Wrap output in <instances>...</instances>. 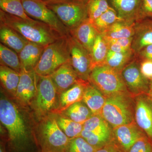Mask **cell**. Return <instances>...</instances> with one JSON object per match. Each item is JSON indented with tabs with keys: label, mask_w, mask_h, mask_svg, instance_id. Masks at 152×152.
I'll return each instance as SVG.
<instances>
[{
	"label": "cell",
	"mask_w": 152,
	"mask_h": 152,
	"mask_svg": "<svg viewBox=\"0 0 152 152\" xmlns=\"http://www.w3.org/2000/svg\"><path fill=\"white\" fill-rule=\"evenodd\" d=\"M69 32L90 54L99 33L88 18Z\"/></svg>",
	"instance_id": "cell-19"
},
{
	"label": "cell",
	"mask_w": 152,
	"mask_h": 152,
	"mask_svg": "<svg viewBox=\"0 0 152 152\" xmlns=\"http://www.w3.org/2000/svg\"><path fill=\"white\" fill-rule=\"evenodd\" d=\"M37 94L34 99V107L39 117H44L53 113L56 108V89L50 76H39Z\"/></svg>",
	"instance_id": "cell-8"
},
{
	"label": "cell",
	"mask_w": 152,
	"mask_h": 152,
	"mask_svg": "<svg viewBox=\"0 0 152 152\" xmlns=\"http://www.w3.org/2000/svg\"><path fill=\"white\" fill-rule=\"evenodd\" d=\"M83 101L94 115H101L106 98L97 88L91 85L90 82L85 89Z\"/></svg>",
	"instance_id": "cell-22"
},
{
	"label": "cell",
	"mask_w": 152,
	"mask_h": 152,
	"mask_svg": "<svg viewBox=\"0 0 152 152\" xmlns=\"http://www.w3.org/2000/svg\"><path fill=\"white\" fill-rule=\"evenodd\" d=\"M104 38L108 42H111L119 45L121 46L128 49H132V43L133 37L130 38H120L118 39H107Z\"/></svg>",
	"instance_id": "cell-39"
},
{
	"label": "cell",
	"mask_w": 152,
	"mask_h": 152,
	"mask_svg": "<svg viewBox=\"0 0 152 152\" xmlns=\"http://www.w3.org/2000/svg\"><path fill=\"white\" fill-rule=\"evenodd\" d=\"M0 80L5 89L15 97L20 82V73L7 66L1 64Z\"/></svg>",
	"instance_id": "cell-24"
},
{
	"label": "cell",
	"mask_w": 152,
	"mask_h": 152,
	"mask_svg": "<svg viewBox=\"0 0 152 152\" xmlns=\"http://www.w3.org/2000/svg\"><path fill=\"white\" fill-rule=\"evenodd\" d=\"M110 129L109 124L99 115H93L83 124V129L90 132H99Z\"/></svg>",
	"instance_id": "cell-35"
},
{
	"label": "cell",
	"mask_w": 152,
	"mask_h": 152,
	"mask_svg": "<svg viewBox=\"0 0 152 152\" xmlns=\"http://www.w3.org/2000/svg\"><path fill=\"white\" fill-rule=\"evenodd\" d=\"M89 81L107 96L123 94L126 91L121 72L106 65L93 68Z\"/></svg>",
	"instance_id": "cell-5"
},
{
	"label": "cell",
	"mask_w": 152,
	"mask_h": 152,
	"mask_svg": "<svg viewBox=\"0 0 152 152\" xmlns=\"http://www.w3.org/2000/svg\"><path fill=\"white\" fill-rule=\"evenodd\" d=\"M135 24L121 20L114 23L100 34L107 39L132 37L134 35Z\"/></svg>",
	"instance_id": "cell-23"
},
{
	"label": "cell",
	"mask_w": 152,
	"mask_h": 152,
	"mask_svg": "<svg viewBox=\"0 0 152 152\" xmlns=\"http://www.w3.org/2000/svg\"><path fill=\"white\" fill-rule=\"evenodd\" d=\"M50 76L58 95L75 84L80 79L77 76L70 62L61 66Z\"/></svg>",
	"instance_id": "cell-14"
},
{
	"label": "cell",
	"mask_w": 152,
	"mask_h": 152,
	"mask_svg": "<svg viewBox=\"0 0 152 152\" xmlns=\"http://www.w3.org/2000/svg\"><path fill=\"white\" fill-rule=\"evenodd\" d=\"M106 42L108 46L109 50L113 52H116V53H125V52L128 51L132 49L125 48H123L119 45L115 43L108 42L107 41Z\"/></svg>",
	"instance_id": "cell-41"
},
{
	"label": "cell",
	"mask_w": 152,
	"mask_h": 152,
	"mask_svg": "<svg viewBox=\"0 0 152 152\" xmlns=\"http://www.w3.org/2000/svg\"><path fill=\"white\" fill-rule=\"evenodd\" d=\"M80 137L85 139L93 146L99 149L110 143L111 139V131L110 129L94 132L83 129Z\"/></svg>",
	"instance_id": "cell-27"
},
{
	"label": "cell",
	"mask_w": 152,
	"mask_h": 152,
	"mask_svg": "<svg viewBox=\"0 0 152 152\" xmlns=\"http://www.w3.org/2000/svg\"><path fill=\"white\" fill-rule=\"evenodd\" d=\"M0 22L13 29L28 42L44 47L64 37L42 22L33 19L25 20L1 10H0Z\"/></svg>",
	"instance_id": "cell-1"
},
{
	"label": "cell",
	"mask_w": 152,
	"mask_h": 152,
	"mask_svg": "<svg viewBox=\"0 0 152 152\" xmlns=\"http://www.w3.org/2000/svg\"><path fill=\"white\" fill-rule=\"evenodd\" d=\"M135 56L132 49L125 53H116L109 50L104 65L121 72Z\"/></svg>",
	"instance_id": "cell-26"
},
{
	"label": "cell",
	"mask_w": 152,
	"mask_h": 152,
	"mask_svg": "<svg viewBox=\"0 0 152 152\" xmlns=\"http://www.w3.org/2000/svg\"><path fill=\"white\" fill-rule=\"evenodd\" d=\"M67 36L62 37L45 47L34 69L38 76L50 75L61 66L70 62Z\"/></svg>",
	"instance_id": "cell-3"
},
{
	"label": "cell",
	"mask_w": 152,
	"mask_h": 152,
	"mask_svg": "<svg viewBox=\"0 0 152 152\" xmlns=\"http://www.w3.org/2000/svg\"><path fill=\"white\" fill-rule=\"evenodd\" d=\"M26 13L48 25L62 37L69 34V30L65 26L56 14L41 0H21Z\"/></svg>",
	"instance_id": "cell-9"
},
{
	"label": "cell",
	"mask_w": 152,
	"mask_h": 152,
	"mask_svg": "<svg viewBox=\"0 0 152 152\" xmlns=\"http://www.w3.org/2000/svg\"><path fill=\"white\" fill-rule=\"evenodd\" d=\"M121 73L126 88L131 92L137 94L148 93L150 85L141 72L140 64L136 59L130 62Z\"/></svg>",
	"instance_id": "cell-11"
},
{
	"label": "cell",
	"mask_w": 152,
	"mask_h": 152,
	"mask_svg": "<svg viewBox=\"0 0 152 152\" xmlns=\"http://www.w3.org/2000/svg\"><path fill=\"white\" fill-rule=\"evenodd\" d=\"M98 149L81 137L70 139L66 152H94Z\"/></svg>",
	"instance_id": "cell-34"
},
{
	"label": "cell",
	"mask_w": 152,
	"mask_h": 152,
	"mask_svg": "<svg viewBox=\"0 0 152 152\" xmlns=\"http://www.w3.org/2000/svg\"><path fill=\"white\" fill-rule=\"evenodd\" d=\"M46 5L51 4H59V3H61L64 2H66L71 1H87V0H41Z\"/></svg>",
	"instance_id": "cell-43"
},
{
	"label": "cell",
	"mask_w": 152,
	"mask_h": 152,
	"mask_svg": "<svg viewBox=\"0 0 152 152\" xmlns=\"http://www.w3.org/2000/svg\"><path fill=\"white\" fill-rule=\"evenodd\" d=\"M151 45H152V20L146 19L136 22L131 47L135 55Z\"/></svg>",
	"instance_id": "cell-16"
},
{
	"label": "cell",
	"mask_w": 152,
	"mask_h": 152,
	"mask_svg": "<svg viewBox=\"0 0 152 152\" xmlns=\"http://www.w3.org/2000/svg\"><path fill=\"white\" fill-rule=\"evenodd\" d=\"M152 18V0H141L137 22Z\"/></svg>",
	"instance_id": "cell-37"
},
{
	"label": "cell",
	"mask_w": 152,
	"mask_h": 152,
	"mask_svg": "<svg viewBox=\"0 0 152 152\" xmlns=\"http://www.w3.org/2000/svg\"><path fill=\"white\" fill-rule=\"evenodd\" d=\"M114 129L117 141L125 152H127L132 146L144 135L133 122Z\"/></svg>",
	"instance_id": "cell-17"
},
{
	"label": "cell",
	"mask_w": 152,
	"mask_h": 152,
	"mask_svg": "<svg viewBox=\"0 0 152 152\" xmlns=\"http://www.w3.org/2000/svg\"><path fill=\"white\" fill-rule=\"evenodd\" d=\"M127 152H152V142L147 136L139 139Z\"/></svg>",
	"instance_id": "cell-36"
},
{
	"label": "cell",
	"mask_w": 152,
	"mask_h": 152,
	"mask_svg": "<svg viewBox=\"0 0 152 152\" xmlns=\"http://www.w3.org/2000/svg\"><path fill=\"white\" fill-rule=\"evenodd\" d=\"M86 6L88 18L91 23L112 8L107 0H87Z\"/></svg>",
	"instance_id": "cell-32"
},
{
	"label": "cell",
	"mask_w": 152,
	"mask_h": 152,
	"mask_svg": "<svg viewBox=\"0 0 152 152\" xmlns=\"http://www.w3.org/2000/svg\"><path fill=\"white\" fill-rule=\"evenodd\" d=\"M135 119L152 142V100L148 96H141L137 99Z\"/></svg>",
	"instance_id": "cell-13"
},
{
	"label": "cell",
	"mask_w": 152,
	"mask_h": 152,
	"mask_svg": "<svg viewBox=\"0 0 152 152\" xmlns=\"http://www.w3.org/2000/svg\"><path fill=\"white\" fill-rule=\"evenodd\" d=\"M0 61L1 64L7 66L20 73L23 70L18 54L2 43L0 44Z\"/></svg>",
	"instance_id": "cell-29"
},
{
	"label": "cell",
	"mask_w": 152,
	"mask_h": 152,
	"mask_svg": "<svg viewBox=\"0 0 152 152\" xmlns=\"http://www.w3.org/2000/svg\"><path fill=\"white\" fill-rule=\"evenodd\" d=\"M135 56L140 61L144 60L152 61V45H149L144 48Z\"/></svg>",
	"instance_id": "cell-40"
},
{
	"label": "cell",
	"mask_w": 152,
	"mask_h": 152,
	"mask_svg": "<svg viewBox=\"0 0 152 152\" xmlns=\"http://www.w3.org/2000/svg\"><path fill=\"white\" fill-rule=\"evenodd\" d=\"M64 112L65 117L83 124L94 115L86 105L80 102L74 104Z\"/></svg>",
	"instance_id": "cell-28"
},
{
	"label": "cell",
	"mask_w": 152,
	"mask_h": 152,
	"mask_svg": "<svg viewBox=\"0 0 152 152\" xmlns=\"http://www.w3.org/2000/svg\"><path fill=\"white\" fill-rule=\"evenodd\" d=\"M45 47L28 42L18 53L23 69L27 71L34 69L40 59Z\"/></svg>",
	"instance_id": "cell-20"
},
{
	"label": "cell",
	"mask_w": 152,
	"mask_h": 152,
	"mask_svg": "<svg viewBox=\"0 0 152 152\" xmlns=\"http://www.w3.org/2000/svg\"><path fill=\"white\" fill-rule=\"evenodd\" d=\"M86 2L74 1L47 5L70 32L88 19Z\"/></svg>",
	"instance_id": "cell-7"
},
{
	"label": "cell",
	"mask_w": 152,
	"mask_h": 152,
	"mask_svg": "<svg viewBox=\"0 0 152 152\" xmlns=\"http://www.w3.org/2000/svg\"><path fill=\"white\" fill-rule=\"evenodd\" d=\"M121 20H123L119 17L116 12L112 7L92 23L98 33L100 34L114 23Z\"/></svg>",
	"instance_id": "cell-33"
},
{
	"label": "cell",
	"mask_w": 152,
	"mask_h": 152,
	"mask_svg": "<svg viewBox=\"0 0 152 152\" xmlns=\"http://www.w3.org/2000/svg\"><path fill=\"white\" fill-rule=\"evenodd\" d=\"M57 123L60 128L70 139L80 137L83 124L77 123L65 116L58 117Z\"/></svg>",
	"instance_id": "cell-30"
},
{
	"label": "cell",
	"mask_w": 152,
	"mask_h": 152,
	"mask_svg": "<svg viewBox=\"0 0 152 152\" xmlns=\"http://www.w3.org/2000/svg\"><path fill=\"white\" fill-rule=\"evenodd\" d=\"M124 94L107 96L101 113L102 117L114 128L132 122L130 105Z\"/></svg>",
	"instance_id": "cell-6"
},
{
	"label": "cell",
	"mask_w": 152,
	"mask_h": 152,
	"mask_svg": "<svg viewBox=\"0 0 152 152\" xmlns=\"http://www.w3.org/2000/svg\"><path fill=\"white\" fill-rule=\"evenodd\" d=\"M148 94V96L152 100V80L151 81V83L149 86V89Z\"/></svg>",
	"instance_id": "cell-44"
},
{
	"label": "cell",
	"mask_w": 152,
	"mask_h": 152,
	"mask_svg": "<svg viewBox=\"0 0 152 152\" xmlns=\"http://www.w3.org/2000/svg\"><path fill=\"white\" fill-rule=\"evenodd\" d=\"M1 10L25 20H32L26 13L21 0H0Z\"/></svg>",
	"instance_id": "cell-31"
},
{
	"label": "cell",
	"mask_w": 152,
	"mask_h": 152,
	"mask_svg": "<svg viewBox=\"0 0 152 152\" xmlns=\"http://www.w3.org/2000/svg\"><path fill=\"white\" fill-rule=\"evenodd\" d=\"M0 121L7 130L12 147L18 151L25 148L29 134L24 120L17 106L6 98L0 100Z\"/></svg>",
	"instance_id": "cell-2"
},
{
	"label": "cell",
	"mask_w": 152,
	"mask_h": 152,
	"mask_svg": "<svg viewBox=\"0 0 152 152\" xmlns=\"http://www.w3.org/2000/svg\"><path fill=\"white\" fill-rule=\"evenodd\" d=\"M110 143L98 149L94 152H122L118 149L116 147L111 145Z\"/></svg>",
	"instance_id": "cell-42"
},
{
	"label": "cell",
	"mask_w": 152,
	"mask_h": 152,
	"mask_svg": "<svg viewBox=\"0 0 152 152\" xmlns=\"http://www.w3.org/2000/svg\"><path fill=\"white\" fill-rule=\"evenodd\" d=\"M39 76L34 70H22L20 73V80L15 97L24 104H28L34 99L37 90Z\"/></svg>",
	"instance_id": "cell-12"
},
{
	"label": "cell",
	"mask_w": 152,
	"mask_h": 152,
	"mask_svg": "<svg viewBox=\"0 0 152 152\" xmlns=\"http://www.w3.org/2000/svg\"><path fill=\"white\" fill-rule=\"evenodd\" d=\"M140 66L141 72L144 77L147 80H152V61L142 60Z\"/></svg>",
	"instance_id": "cell-38"
},
{
	"label": "cell",
	"mask_w": 152,
	"mask_h": 152,
	"mask_svg": "<svg viewBox=\"0 0 152 152\" xmlns=\"http://www.w3.org/2000/svg\"><path fill=\"white\" fill-rule=\"evenodd\" d=\"M107 1L121 18L130 23L137 22L141 0Z\"/></svg>",
	"instance_id": "cell-18"
},
{
	"label": "cell",
	"mask_w": 152,
	"mask_h": 152,
	"mask_svg": "<svg viewBox=\"0 0 152 152\" xmlns=\"http://www.w3.org/2000/svg\"><path fill=\"white\" fill-rule=\"evenodd\" d=\"M0 152H7V151L5 150V148H4V146H3V144L1 143V148H0Z\"/></svg>",
	"instance_id": "cell-45"
},
{
	"label": "cell",
	"mask_w": 152,
	"mask_h": 152,
	"mask_svg": "<svg viewBox=\"0 0 152 152\" xmlns=\"http://www.w3.org/2000/svg\"><path fill=\"white\" fill-rule=\"evenodd\" d=\"M44 118L38 137L42 152H66L70 139L60 128L57 119L52 116Z\"/></svg>",
	"instance_id": "cell-4"
},
{
	"label": "cell",
	"mask_w": 152,
	"mask_h": 152,
	"mask_svg": "<svg viewBox=\"0 0 152 152\" xmlns=\"http://www.w3.org/2000/svg\"><path fill=\"white\" fill-rule=\"evenodd\" d=\"M89 82L80 79L77 83L60 95L58 103L53 113H61L74 104L83 100L85 89Z\"/></svg>",
	"instance_id": "cell-15"
},
{
	"label": "cell",
	"mask_w": 152,
	"mask_h": 152,
	"mask_svg": "<svg viewBox=\"0 0 152 152\" xmlns=\"http://www.w3.org/2000/svg\"><path fill=\"white\" fill-rule=\"evenodd\" d=\"M1 43L13 50L18 54L28 42L25 38L7 25L0 24Z\"/></svg>",
	"instance_id": "cell-21"
},
{
	"label": "cell",
	"mask_w": 152,
	"mask_h": 152,
	"mask_svg": "<svg viewBox=\"0 0 152 152\" xmlns=\"http://www.w3.org/2000/svg\"><path fill=\"white\" fill-rule=\"evenodd\" d=\"M67 39L71 65L79 78L89 81L93 69L90 53L70 34Z\"/></svg>",
	"instance_id": "cell-10"
},
{
	"label": "cell",
	"mask_w": 152,
	"mask_h": 152,
	"mask_svg": "<svg viewBox=\"0 0 152 152\" xmlns=\"http://www.w3.org/2000/svg\"><path fill=\"white\" fill-rule=\"evenodd\" d=\"M109 48L106 40L101 34L96 36L90 53L93 68L104 64Z\"/></svg>",
	"instance_id": "cell-25"
}]
</instances>
